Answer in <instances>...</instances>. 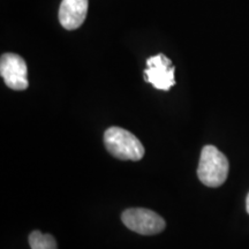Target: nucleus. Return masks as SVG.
Segmentation results:
<instances>
[{
    "mask_svg": "<svg viewBox=\"0 0 249 249\" xmlns=\"http://www.w3.org/2000/svg\"><path fill=\"white\" fill-rule=\"evenodd\" d=\"M246 208H247V213H249V194L247 196V201H246Z\"/></svg>",
    "mask_w": 249,
    "mask_h": 249,
    "instance_id": "obj_8",
    "label": "nucleus"
},
{
    "mask_svg": "<svg viewBox=\"0 0 249 249\" xmlns=\"http://www.w3.org/2000/svg\"><path fill=\"white\" fill-rule=\"evenodd\" d=\"M31 249H58L57 241L51 234H44L39 231H34L29 235Z\"/></svg>",
    "mask_w": 249,
    "mask_h": 249,
    "instance_id": "obj_7",
    "label": "nucleus"
},
{
    "mask_svg": "<svg viewBox=\"0 0 249 249\" xmlns=\"http://www.w3.org/2000/svg\"><path fill=\"white\" fill-rule=\"evenodd\" d=\"M229 174V160L226 156L213 145L202 149L197 176L200 181L208 187L222 186Z\"/></svg>",
    "mask_w": 249,
    "mask_h": 249,
    "instance_id": "obj_2",
    "label": "nucleus"
},
{
    "mask_svg": "<svg viewBox=\"0 0 249 249\" xmlns=\"http://www.w3.org/2000/svg\"><path fill=\"white\" fill-rule=\"evenodd\" d=\"M89 0H62L59 7V22L66 30H75L85 22Z\"/></svg>",
    "mask_w": 249,
    "mask_h": 249,
    "instance_id": "obj_6",
    "label": "nucleus"
},
{
    "mask_svg": "<svg viewBox=\"0 0 249 249\" xmlns=\"http://www.w3.org/2000/svg\"><path fill=\"white\" fill-rule=\"evenodd\" d=\"M121 220L130 231L142 235H154L164 231L166 223L155 211L144 208L127 209L121 214Z\"/></svg>",
    "mask_w": 249,
    "mask_h": 249,
    "instance_id": "obj_3",
    "label": "nucleus"
},
{
    "mask_svg": "<svg viewBox=\"0 0 249 249\" xmlns=\"http://www.w3.org/2000/svg\"><path fill=\"white\" fill-rule=\"evenodd\" d=\"M104 144L112 156L121 160H140L144 156L141 141L120 127H110L105 130Z\"/></svg>",
    "mask_w": 249,
    "mask_h": 249,
    "instance_id": "obj_1",
    "label": "nucleus"
},
{
    "mask_svg": "<svg viewBox=\"0 0 249 249\" xmlns=\"http://www.w3.org/2000/svg\"><path fill=\"white\" fill-rule=\"evenodd\" d=\"M176 68L166 55L160 53L147 59V68L144 70V80L151 83L156 89L167 91L176 86L174 80Z\"/></svg>",
    "mask_w": 249,
    "mask_h": 249,
    "instance_id": "obj_4",
    "label": "nucleus"
},
{
    "mask_svg": "<svg viewBox=\"0 0 249 249\" xmlns=\"http://www.w3.org/2000/svg\"><path fill=\"white\" fill-rule=\"evenodd\" d=\"M0 74L8 88L21 91L29 86L28 68L22 57L15 53H4L0 59Z\"/></svg>",
    "mask_w": 249,
    "mask_h": 249,
    "instance_id": "obj_5",
    "label": "nucleus"
}]
</instances>
